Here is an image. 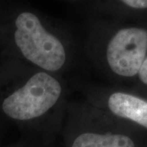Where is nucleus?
Returning a JSON list of instances; mask_svg holds the SVG:
<instances>
[{
  "mask_svg": "<svg viewBox=\"0 0 147 147\" xmlns=\"http://www.w3.org/2000/svg\"><path fill=\"white\" fill-rule=\"evenodd\" d=\"M16 46L29 61L47 71H57L65 62V51L57 38L46 31L31 12H22L16 20Z\"/></svg>",
  "mask_w": 147,
  "mask_h": 147,
  "instance_id": "obj_1",
  "label": "nucleus"
},
{
  "mask_svg": "<svg viewBox=\"0 0 147 147\" xmlns=\"http://www.w3.org/2000/svg\"><path fill=\"white\" fill-rule=\"evenodd\" d=\"M61 86L44 72L34 74L21 88L7 96L2 103L6 115L16 120H30L44 115L57 103Z\"/></svg>",
  "mask_w": 147,
  "mask_h": 147,
  "instance_id": "obj_2",
  "label": "nucleus"
},
{
  "mask_svg": "<svg viewBox=\"0 0 147 147\" xmlns=\"http://www.w3.org/2000/svg\"><path fill=\"white\" fill-rule=\"evenodd\" d=\"M147 56V30L127 27L119 30L110 39L106 59L110 69L123 79L137 77Z\"/></svg>",
  "mask_w": 147,
  "mask_h": 147,
  "instance_id": "obj_3",
  "label": "nucleus"
},
{
  "mask_svg": "<svg viewBox=\"0 0 147 147\" xmlns=\"http://www.w3.org/2000/svg\"><path fill=\"white\" fill-rule=\"evenodd\" d=\"M108 107L114 115L147 129V99L138 95L113 92L108 98Z\"/></svg>",
  "mask_w": 147,
  "mask_h": 147,
  "instance_id": "obj_4",
  "label": "nucleus"
},
{
  "mask_svg": "<svg viewBox=\"0 0 147 147\" xmlns=\"http://www.w3.org/2000/svg\"><path fill=\"white\" fill-rule=\"evenodd\" d=\"M72 147H136L131 137L123 133L85 132L74 141Z\"/></svg>",
  "mask_w": 147,
  "mask_h": 147,
  "instance_id": "obj_5",
  "label": "nucleus"
},
{
  "mask_svg": "<svg viewBox=\"0 0 147 147\" xmlns=\"http://www.w3.org/2000/svg\"><path fill=\"white\" fill-rule=\"evenodd\" d=\"M125 5L134 9H146L147 0H120Z\"/></svg>",
  "mask_w": 147,
  "mask_h": 147,
  "instance_id": "obj_6",
  "label": "nucleus"
},
{
  "mask_svg": "<svg viewBox=\"0 0 147 147\" xmlns=\"http://www.w3.org/2000/svg\"><path fill=\"white\" fill-rule=\"evenodd\" d=\"M142 85L147 87V56L137 77Z\"/></svg>",
  "mask_w": 147,
  "mask_h": 147,
  "instance_id": "obj_7",
  "label": "nucleus"
}]
</instances>
